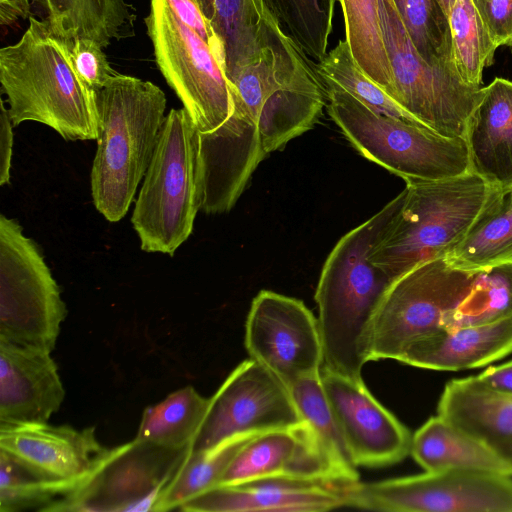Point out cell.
<instances>
[{"label":"cell","instance_id":"obj_1","mask_svg":"<svg viewBox=\"0 0 512 512\" xmlns=\"http://www.w3.org/2000/svg\"><path fill=\"white\" fill-rule=\"evenodd\" d=\"M404 190L368 220L346 233L328 255L315 300L323 345L322 369L362 381L371 361L373 324L392 284L370 255L399 210Z\"/></svg>","mask_w":512,"mask_h":512},{"label":"cell","instance_id":"obj_2","mask_svg":"<svg viewBox=\"0 0 512 512\" xmlns=\"http://www.w3.org/2000/svg\"><path fill=\"white\" fill-rule=\"evenodd\" d=\"M19 39L0 50V82L14 126L36 121L66 140H97L94 93L77 75L69 44L33 16Z\"/></svg>","mask_w":512,"mask_h":512},{"label":"cell","instance_id":"obj_3","mask_svg":"<svg viewBox=\"0 0 512 512\" xmlns=\"http://www.w3.org/2000/svg\"><path fill=\"white\" fill-rule=\"evenodd\" d=\"M97 151L91 170L96 209L110 222L127 213L153 158L166 116V97L154 83L116 73L94 91Z\"/></svg>","mask_w":512,"mask_h":512},{"label":"cell","instance_id":"obj_4","mask_svg":"<svg viewBox=\"0 0 512 512\" xmlns=\"http://www.w3.org/2000/svg\"><path fill=\"white\" fill-rule=\"evenodd\" d=\"M498 190L473 172L406 184L402 204L374 246L371 262L394 281L420 264L445 258Z\"/></svg>","mask_w":512,"mask_h":512},{"label":"cell","instance_id":"obj_5","mask_svg":"<svg viewBox=\"0 0 512 512\" xmlns=\"http://www.w3.org/2000/svg\"><path fill=\"white\" fill-rule=\"evenodd\" d=\"M199 131L185 108L165 118L132 214L141 249L174 255L202 206Z\"/></svg>","mask_w":512,"mask_h":512},{"label":"cell","instance_id":"obj_6","mask_svg":"<svg viewBox=\"0 0 512 512\" xmlns=\"http://www.w3.org/2000/svg\"><path fill=\"white\" fill-rule=\"evenodd\" d=\"M322 83L328 113L349 142L406 184L444 181L471 172L465 138L446 137L423 125L376 113L342 88Z\"/></svg>","mask_w":512,"mask_h":512},{"label":"cell","instance_id":"obj_7","mask_svg":"<svg viewBox=\"0 0 512 512\" xmlns=\"http://www.w3.org/2000/svg\"><path fill=\"white\" fill-rule=\"evenodd\" d=\"M228 83L232 104L259 120L266 156L310 130L327 100L315 68L288 35L266 47Z\"/></svg>","mask_w":512,"mask_h":512},{"label":"cell","instance_id":"obj_8","mask_svg":"<svg viewBox=\"0 0 512 512\" xmlns=\"http://www.w3.org/2000/svg\"><path fill=\"white\" fill-rule=\"evenodd\" d=\"M390 61V97L421 125L443 136L463 137L483 87L471 86L447 69L424 60L411 42L393 0H378Z\"/></svg>","mask_w":512,"mask_h":512},{"label":"cell","instance_id":"obj_9","mask_svg":"<svg viewBox=\"0 0 512 512\" xmlns=\"http://www.w3.org/2000/svg\"><path fill=\"white\" fill-rule=\"evenodd\" d=\"M67 314L36 244L0 216V339L52 352Z\"/></svg>","mask_w":512,"mask_h":512},{"label":"cell","instance_id":"obj_10","mask_svg":"<svg viewBox=\"0 0 512 512\" xmlns=\"http://www.w3.org/2000/svg\"><path fill=\"white\" fill-rule=\"evenodd\" d=\"M476 272L437 258L394 280L375 315L371 361H397L411 344L444 329L446 317L469 294Z\"/></svg>","mask_w":512,"mask_h":512},{"label":"cell","instance_id":"obj_11","mask_svg":"<svg viewBox=\"0 0 512 512\" xmlns=\"http://www.w3.org/2000/svg\"><path fill=\"white\" fill-rule=\"evenodd\" d=\"M145 24L157 66L198 131L218 128L229 117L232 101L215 52L178 19L166 0H151Z\"/></svg>","mask_w":512,"mask_h":512},{"label":"cell","instance_id":"obj_12","mask_svg":"<svg viewBox=\"0 0 512 512\" xmlns=\"http://www.w3.org/2000/svg\"><path fill=\"white\" fill-rule=\"evenodd\" d=\"M344 507L386 512H512V476L449 469L339 487Z\"/></svg>","mask_w":512,"mask_h":512},{"label":"cell","instance_id":"obj_13","mask_svg":"<svg viewBox=\"0 0 512 512\" xmlns=\"http://www.w3.org/2000/svg\"><path fill=\"white\" fill-rule=\"evenodd\" d=\"M191 447L168 449L136 438L107 448L91 474L45 511L155 512Z\"/></svg>","mask_w":512,"mask_h":512},{"label":"cell","instance_id":"obj_14","mask_svg":"<svg viewBox=\"0 0 512 512\" xmlns=\"http://www.w3.org/2000/svg\"><path fill=\"white\" fill-rule=\"evenodd\" d=\"M302 422L289 388L252 358L240 363L209 398L191 451L214 447L243 434Z\"/></svg>","mask_w":512,"mask_h":512},{"label":"cell","instance_id":"obj_15","mask_svg":"<svg viewBox=\"0 0 512 512\" xmlns=\"http://www.w3.org/2000/svg\"><path fill=\"white\" fill-rule=\"evenodd\" d=\"M245 347L288 388L321 372L323 345L318 319L301 300L262 290L252 300L245 325Z\"/></svg>","mask_w":512,"mask_h":512},{"label":"cell","instance_id":"obj_16","mask_svg":"<svg viewBox=\"0 0 512 512\" xmlns=\"http://www.w3.org/2000/svg\"><path fill=\"white\" fill-rule=\"evenodd\" d=\"M321 380L358 467H386L410 454V431L376 400L363 381L323 369Z\"/></svg>","mask_w":512,"mask_h":512},{"label":"cell","instance_id":"obj_17","mask_svg":"<svg viewBox=\"0 0 512 512\" xmlns=\"http://www.w3.org/2000/svg\"><path fill=\"white\" fill-rule=\"evenodd\" d=\"M0 450L35 472L76 489L93 471L107 448L95 428L44 423L0 424Z\"/></svg>","mask_w":512,"mask_h":512},{"label":"cell","instance_id":"obj_18","mask_svg":"<svg viewBox=\"0 0 512 512\" xmlns=\"http://www.w3.org/2000/svg\"><path fill=\"white\" fill-rule=\"evenodd\" d=\"M276 476L310 479L339 487L326 456L304 421L255 435L236 454L218 485Z\"/></svg>","mask_w":512,"mask_h":512},{"label":"cell","instance_id":"obj_19","mask_svg":"<svg viewBox=\"0 0 512 512\" xmlns=\"http://www.w3.org/2000/svg\"><path fill=\"white\" fill-rule=\"evenodd\" d=\"M64 398L50 351L0 339V424L48 422Z\"/></svg>","mask_w":512,"mask_h":512},{"label":"cell","instance_id":"obj_20","mask_svg":"<svg viewBox=\"0 0 512 512\" xmlns=\"http://www.w3.org/2000/svg\"><path fill=\"white\" fill-rule=\"evenodd\" d=\"M344 507L339 488L310 479L276 476L218 485L186 502L193 512H324Z\"/></svg>","mask_w":512,"mask_h":512},{"label":"cell","instance_id":"obj_21","mask_svg":"<svg viewBox=\"0 0 512 512\" xmlns=\"http://www.w3.org/2000/svg\"><path fill=\"white\" fill-rule=\"evenodd\" d=\"M464 138L471 172L501 191L512 188V81L495 78L483 87Z\"/></svg>","mask_w":512,"mask_h":512},{"label":"cell","instance_id":"obj_22","mask_svg":"<svg viewBox=\"0 0 512 512\" xmlns=\"http://www.w3.org/2000/svg\"><path fill=\"white\" fill-rule=\"evenodd\" d=\"M512 353V315L481 325L442 329L411 344L397 361L414 367L460 371Z\"/></svg>","mask_w":512,"mask_h":512},{"label":"cell","instance_id":"obj_23","mask_svg":"<svg viewBox=\"0 0 512 512\" xmlns=\"http://www.w3.org/2000/svg\"><path fill=\"white\" fill-rule=\"evenodd\" d=\"M217 36L228 81L286 35L260 0H197Z\"/></svg>","mask_w":512,"mask_h":512},{"label":"cell","instance_id":"obj_24","mask_svg":"<svg viewBox=\"0 0 512 512\" xmlns=\"http://www.w3.org/2000/svg\"><path fill=\"white\" fill-rule=\"evenodd\" d=\"M410 454L426 472L458 469L512 476V463L498 450L440 415L412 435Z\"/></svg>","mask_w":512,"mask_h":512},{"label":"cell","instance_id":"obj_25","mask_svg":"<svg viewBox=\"0 0 512 512\" xmlns=\"http://www.w3.org/2000/svg\"><path fill=\"white\" fill-rule=\"evenodd\" d=\"M437 412L496 450L512 438V396L480 389L468 378L445 385Z\"/></svg>","mask_w":512,"mask_h":512},{"label":"cell","instance_id":"obj_26","mask_svg":"<svg viewBox=\"0 0 512 512\" xmlns=\"http://www.w3.org/2000/svg\"><path fill=\"white\" fill-rule=\"evenodd\" d=\"M45 21L67 42L93 40L103 49L132 32L134 15L124 0H37Z\"/></svg>","mask_w":512,"mask_h":512},{"label":"cell","instance_id":"obj_27","mask_svg":"<svg viewBox=\"0 0 512 512\" xmlns=\"http://www.w3.org/2000/svg\"><path fill=\"white\" fill-rule=\"evenodd\" d=\"M445 259L452 267L465 271L512 263V193L509 190L497 191Z\"/></svg>","mask_w":512,"mask_h":512},{"label":"cell","instance_id":"obj_28","mask_svg":"<svg viewBox=\"0 0 512 512\" xmlns=\"http://www.w3.org/2000/svg\"><path fill=\"white\" fill-rule=\"evenodd\" d=\"M289 390L302 421L314 434L339 487L358 481V466L325 394L321 372L299 379Z\"/></svg>","mask_w":512,"mask_h":512},{"label":"cell","instance_id":"obj_29","mask_svg":"<svg viewBox=\"0 0 512 512\" xmlns=\"http://www.w3.org/2000/svg\"><path fill=\"white\" fill-rule=\"evenodd\" d=\"M208 405L193 386L178 389L144 409L135 438L168 449L191 447Z\"/></svg>","mask_w":512,"mask_h":512},{"label":"cell","instance_id":"obj_30","mask_svg":"<svg viewBox=\"0 0 512 512\" xmlns=\"http://www.w3.org/2000/svg\"><path fill=\"white\" fill-rule=\"evenodd\" d=\"M255 435H238L214 447L190 451L162 492L155 512L179 510L217 486L236 454Z\"/></svg>","mask_w":512,"mask_h":512},{"label":"cell","instance_id":"obj_31","mask_svg":"<svg viewBox=\"0 0 512 512\" xmlns=\"http://www.w3.org/2000/svg\"><path fill=\"white\" fill-rule=\"evenodd\" d=\"M345 39L364 73L389 96L393 77L383 39L378 0H339Z\"/></svg>","mask_w":512,"mask_h":512},{"label":"cell","instance_id":"obj_32","mask_svg":"<svg viewBox=\"0 0 512 512\" xmlns=\"http://www.w3.org/2000/svg\"><path fill=\"white\" fill-rule=\"evenodd\" d=\"M282 31L317 63L327 54L336 0H260Z\"/></svg>","mask_w":512,"mask_h":512},{"label":"cell","instance_id":"obj_33","mask_svg":"<svg viewBox=\"0 0 512 512\" xmlns=\"http://www.w3.org/2000/svg\"><path fill=\"white\" fill-rule=\"evenodd\" d=\"M512 315V263L475 273L469 294L444 321L446 329L487 324Z\"/></svg>","mask_w":512,"mask_h":512},{"label":"cell","instance_id":"obj_34","mask_svg":"<svg viewBox=\"0 0 512 512\" xmlns=\"http://www.w3.org/2000/svg\"><path fill=\"white\" fill-rule=\"evenodd\" d=\"M393 2L411 42L424 60L458 75L453 59L449 19L438 0Z\"/></svg>","mask_w":512,"mask_h":512},{"label":"cell","instance_id":"obj_35","mask_svg":"<svg viewBox=\"0 0 512 512\" xmlns=\"http://www.w3.org/2000/svg\"><path fill=\"white\" fill-rule=\"evenodd\" d=\"M454 64L462 81L481 86L497 49L472 0H455L449 15Z\"/></svg>","mask_w":512,"mask_h":512},{"label":"cell","instance_id":"obj_36","mask_svg":"<svg viewBox=\"0 0 512 512\" xmlns=\"http://www.w3.org/2000/svg\"><path fill=\"white\" fill-rule=\"evenodd\" d=\"M314 68L322 82L342 88L376 113L420 124L364 73L346 39L339 40Z\"/></svg>","mask_w":512,"mask_h":512},{"label":"cell","instance_id":"obj_37","mask_svg":"<svg viewBox=\"0 0 512 512\" xmlns=\"http://www.w3.org/2000/svg\"><path fill=\"white\" fill-rule=\"evenodd\" d=\"M73 490L72 486L35 472L0 450L1 512H14L28 508L45 511Z\"/></svg>","mask_w":512,"mask_h":512},{"label":"cell","instance_id":"obj_38","mask_svg":"<svg viewBox=\"0 0 512 512\" xmlns=\"http://www.w3.org/2000/svg\"><path fill=\"white\" fill-rule=\"evenodd\" d=\"M69 58L77 75L93 93L117 73L103 48L90 39L78 38L70 42Z\"/></svg>","mask_w":512,"mask_h":512},{"label":"cell","instance_id":"obj_39","mask_svg":"<svg viewBox=\"0 0 512 512\" xmlns=\"http://www.w3.org/2000/svg\"><path fill=\"white\" fill-rule=\"evenodd\" d=\"M496 47L512 45V0H472Z\"/></svg>","mask_w":512,"mask_h":512},{"label":"cell","instance_id":"obj_40","mask_svg":"<svg viewBox=\"0 0 512 512\" xmlns=\"http://www.w3.org/2000/svg\"><path fill=\"white\" fill-rule=\"evenodd\" d=\"M166 2L178 19L196 32L211 47L223 67V54L220 42L197 0H166Z\"/></svg>","mask_w":512,"mask_h":512},{"label":"cell","instance_id":"obj_41","mask_svg":"<svg viewBox=\"0 0 512 512\" xmlns=\"http://www.w3.org/2000/svg\"><path fill=\"white\" fill-rule=\"evenodd\" d=\"M468 380L490 393L512 396V361L489 367L477 376L468 377Z\"/></svg>","mask_w":512,"mask_h":512},{"label":"cell","instance_id":"obj_42","mask_svg":"<svg viewBox=\"0 0 512 512\" xmlns=\"http://www.w3.org/2000/svg\"><path fill=\"white\" fill-rule=\"evenodd\" d=\"M12 121L1 100L0 113V185L9 183L13 148Z\"/></svg>","mask_w":512,"mask_h":512},{"label":"cell","instance_id":"obj_43","mask_svg":"<svg viewBox=\"0 0 512 512\" xmlns=\"http://www.w3.org/2000/svg\"><path fill=\"white\" fill-rule=\"evenodd\" d=\"M31 15V0H0V24L9 26Z\"/></svg>","mask_w":512,"mask_h":512},{"label":"cell","instance_id":"obj_44","mask_svg":"<svg viewBox=\"0 0 512 512\" xmlns=\"http://www.w3.org/2000/svg\"><path fill=\"white\" fill-rule=\"evenodd\" d=\"M497 450L512 463V438L501 445Z\"/></svg>","mask_w":512,"mask_h":512},{"label":"cell","instance_id":"obj_45","mask_svg":"<svg viewBox=\"0 0 512 512\" xmlns=\"http://www.w3.org/2000/svg\"><path fill=\"white\" fill-rule=\"evenodd\" d=\"M438 2L440 3V5L442 6L444 12L446 13V15L448 16L449 15V12L455 2V0H438Z\"/></svg>","mask_w":512,"mask_h":512},{"label":"cell","instance_id":"obj_46","mask_svg":"<svg viewBox=\"0 0 512 512\" xmlns=\"http://www.w3.org/2000/svg\"><path fill=\"white\" fill-rule=\"evenodd\" d=\"M509 191L512 193V188Z\"/></svg>","mask_w":512,"mask_h":512}]
</instances>
